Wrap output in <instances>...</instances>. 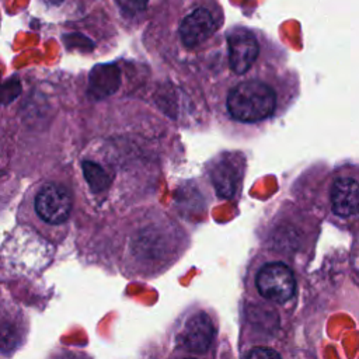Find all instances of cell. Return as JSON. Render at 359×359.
Segmentation results:
<instances>
[{
	"label": "cell",
	"instance_id": "obj_1",
	"mask_svg": "<svg viewBox=\"0 0 359 359\" xmlns=\"http://www.w3.org/2000/svg\"><path fill=\"white\" fill-rule=\"evenodd\" d=\"M230 115L241 122H258L268 118L276 107V94L266 83L251 79L236 84L227 94Z\"/></svg>",
	"mask_w": 359,
	"mask_h": 359
},
{
	"label": "cell",
	"instance_id": "obj_2",
	"mask_svg": "<svg viewBox=\"0 0 359 359\" xmlns=\"http://www.w3.org/2000/svg\"><path fill=\"white\" fill-rule=\"evenodd\" d=\"M259 294L273 303L287 302L296 290V280L292 269L283 262L265 264L257 275Z\"/></svg>",
	"mask_w": 359,
	"mask_h": 359
},
{
	"label": "cell",
	"instance_id": "obj_3",
	"mask_svg": "<svg viewBox=\"0 0 359 359\" xmlns=\"http://www.w3.org/2000/svg\"><path fill=\"white\" fill-rule=\"evenodd\" d=\"M35 210L42 220L60 224L67 220L72 210V196L59 184H45L35 196Z\"/></svg>",
	"mask_w": 359,
	"mask_h": 359
},
{
	"label": "cell",
	"instance_id": "obj_4",
	"mask_svg": "<svg viewBox=\"0 0 359 359\" xmlns=\"http://www.w3.org/2000/svg\"><path fill=\"white\" fill-rule=\"evenodd\" d=\"M229 66L233 73H247L257 60L259 48L255 35L244 28H236L227 35Z\"/></svg>",
	"mask_w": 359,
	"mask_h": 359
},
{
	"label": "cell",
	"instance_id": "obj_5",
	"mask_svg": "<svg viewBox=\"0 0 359 359\" xmlns=\"http://www.w3.org/2000/svg\"><path fill=\"white\" fill-rule=\"evenodd\" d=\"M219 22L206 7L191 11L180 24V38L187 48H196L209 39L217 29Z\"/></svg>",
	"mask_w": 359,
	"mask_h": 359
},
{
	"label": "cell",
	"instance_id": "obj_6",
	"mask_svg": "<svg viewBox=\"0 0 359 359\" xmlns=\"http://www.w3.org/2000/svg\"><path fill=\"white\" fill-rule=\"evenodd\" d=\"M213 337L215 328L210 317L206 313H196L189 317L181 332V345L192 353H202L210 346Z\"/></svg>",
	"mask_w": 359,
	"mask_h": 359
},
{
	"label": "cell",
	"instance_id": "obj_7",
	"mask_svg": "<svg viewBox=\"0 0 359 359\" xmlns=\"http://www.w3.org/2000/svg\"><path fill=\"white\" fill-rule=\"evenodd\" d=\"M334 213L348 217L359 213V182L352 178H338L331 188Z\"/></svg>",
	"mask_w": 359,
	"mask_h": 359
},
{
	"label": "cell",
	"instance_id": "obj_8",
	"mask_svg": "<svg viewBox=\"0 0 359 359\" xmlns=\"http://www.w3.org/2000/svg\"><path fill=\"white\" fill-rule=\"evenodd\" d=\"M147 1L149 0H116V4L125 15L135 17L144 11Z\"/></svg>",
	"mask_w": 359,
	"mask_h": 359
},
{
	"label": "cell",
	"instance_id": "obj_9",
	"mask_svg": "<svg viewBox=\"0 0 359 359\" xmlns=\"http://www.w3.org/2000/svg\"><path fill=\"white\" fill-rule=\"evenodd\" d=\"M244 356L247 358H278L279 353L271 348H254L251 351H248Z\"/></svg>",
	"mask_w": 359,
	"mask_h": 359
},
{
	"label": "cell",
	"instance_id": "obj_10",
	"mask_svg": "<svg viewBox=\"0 0 359 359\" xmlns=\"http://www.w3.org/2000/svg\"><path fill=\"white\" fill-rule=\"evenodd\" d=\"M42 1H45L49 6H59L63 0H42Z\"/></svg>",
	"mask_w": 359,
	"mask_h": 359
}]
</instances>
